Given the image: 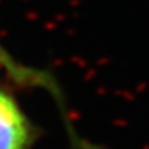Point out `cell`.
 Segmentation results:
<instances>
[{"label":"cell","instance_id":"6da1fadb","mask_svg":"<svg viewBox=\"0 0 149 149\" xmlns=\"http://www.w3.org/2000/svg\"><path fill=\"white\" fill-rule=\"evenodd\" d=\"M35 138L32 122L18 102L0 88V149H31Z\"/></svg>","mask_w":149,"mask_h":149},{"label":"cell","instance_id":"7a4b0ae2","mask_svg":"<svg viewBox=\"0 0 149 149\" xmlns=\"http://www.w3.org/2000/svg\"><path fill=\"white\" fill-rule=\"evenodd\" d=\"M0 66L18 84L26 86V87H37V88H43V90L48 91V94L53 95L54 100L58 102V107L62 111V115L65 113V102L64 97H62V91L59 88L58 83L50 73L19 64L1 46H0Z\"/></svg>","mask_w":149,"mask_h":149},{"label":"cell","instance_id":"3957f363","mask_svg":"<svg viewBox=\"0 0 149 149\" xmlns=\"http://www.w3.org/2000/svg\"><path fill=\"white\" fill-rule=\"evenodd\" d=\"M68 134H69L70 142H72L74 149H104V148H101L100 145L93 144L90 141H86V139H83L81 137H79L73 128H72L70 131H68Z\"/></svg>","mask_w":149,"mask_h":149}]
</instances>
